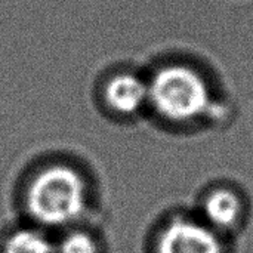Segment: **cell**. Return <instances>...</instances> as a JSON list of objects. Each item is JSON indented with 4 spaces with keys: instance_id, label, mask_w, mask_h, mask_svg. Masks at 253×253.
Listing matches in <instances>:
<instances>
[{
    "instance_id": "obj_1",
    "label": "cell",
    "mask_w": 253,
    "mask_h": 253,
    "mask_svg": "<svg viewBox=\"0 0 253 253\" xmlns=\"http://www.w3.org/2000/svg\"><path fill=\"white\" fill-rule=\"evenodd\" d=\"M86 203V181L67 165L43 168L27 190L28 213L46 227H62L76 221L84 212Z\"/></svg>"
},
{
    "instance_id": "obj_2",
    "label": "cell",
    "mask_w": 253,
    "mask_h": 253,
    "mask_svg": "<svg viewBox=\"0 0 253 253\" xmlns=\"http://www.w3.org/2000/svg\"><path fill=\"white\" fill-rule=\"evenodd\" d=\"M150 105L165 120L187 123L202 117L211 104L205 77L187 64H168L148 80Z\"/></svg>"
},
{
    "instance_id": "obj_3",
    "label": "cell",
    "mask_w": 253,
    "mask_h": 253,
    "mask_svg": "<svg viewBox=\"0 0 253 253\" xmlns=\"http://www.w3.org/2000/svg\"><path fill=\"white\" fill-rule=\"evenodd\" d=\"M156 253H224L221 233L202 218L175 216L165 224Z\"/></svg>"
},
{
    "instance_id": "obj_4",
    "label": "cell",
    "mask_w": 253,
    "mask_h": 253,
    "mask_svg": "<svg viewBox=\"0 0 253 253\" xmlns=\"http://www.w3.org/2000/svg\"><path fill=\"white\" fill-rule=\"evenodd\" d=\"M104 101L119 116H135L150 104L148 80L133 73L114 74L105 82Z\"/></svg>"
},
{
    "instance_id": "obj_5",
    "label": "cell",
    "mask_w": 253,
    "mask_h": 253,
    "mask_svg": "<svg viewBox=\"0 0 253 253\" xmlns=\"http://www.w3.org/2000/svg\"><path fill=\"white\" fill-rule=\"evenodd\" d=\"M245 215V202L230 187H215L208 191L202 202V219L216 231L236 228Z\"/></svg>"
},
{
    "instance_id": "obj_6",
    "label": "cell",
    "mask_w": 253,
    "mask_h": 253,
    "mask_svg": "<svg viewBox=\"0 0 253 253\" xmlns=\"http://www.w3.org/2000/svg\"><path fill=\"white\" fill-rule=\"evenodd\" d=\"M61 253H96V243L86 231H73L61 243Z\"/></svg>"
}]
</instances>
